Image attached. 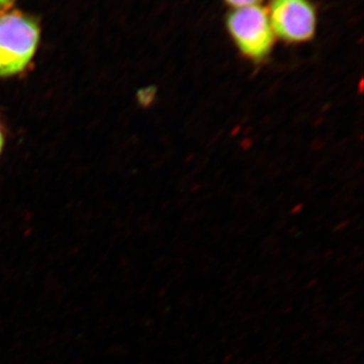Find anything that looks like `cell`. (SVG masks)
I'll use <instances>...</instances> for the list:
<instances>
[{
	"instance_id": "cell-6",
	"label": "cell",
	"mask_w": 364,
	"mask_h": 364,
	"mask_svg": "<svg viewBox=\"0 0 364 364\" xmlns=\"http://www.w3.org/2000/svg\"><path fill=\"white\" fill-rule=\"evenodd\" d=\"M13 1V0H0V6H4V4H9V2Z\"/></svg>"
},
{
	"instance_id": "cell-4",
	"label": "cell",
	"mask_w": 364,
	"mask_h": 364,
	"mask_svg": "<svg viewBox=\"0 0 364 364\" xmlns=\"http://www.w3.org/2000/svg\"><path fill=\"white\" fill-rule=\"evenodd\" d=\"M228 4L235 7H243L249 6H257L262 0H226Z\"/></svg>"
},
{
	"instance_id": "cell-3",
	"label": "cell",
	"mask_w": 364,
	"mask_h": 364,
	"mask_svg": "<svg viewBox=\"0 0 364 364\" xmlns=\"http://www.w3.org/2000/svg\"><path fill=\"white\" fill-rule=\"evenodd\" d=\"M270 25L275 35L289 43H301L315 35V9L309 0H272Z\"/></svg>"
},
{
	"instance_id": "cell-1",
	"label": "cell",
	"mask_w": 364,
	"mask_h": 364,
	"mask_svg": "<svg viewBox=\"0 0 364 364\" xmlns=\"http://www.w3.org/2000/svg\"><path fill=\"white\" fill-rule=\"evenodd\" d=\"M40 28L32 18L18 11L0 16V76L16 75L32 61Z\"/></svg>"
},
{
	"instance_id": "cell-5",
	"label": "cell",
	"mask_w": 364,
	"mask_h": 364,
	"mask_svg": "<svg viewBox=\"0 0 364 364\" xmlns=\"http://www.w3.org/2000/svg\"><path fill=\"white\" fill-rule=\"evenodd\" d=\"M2 147H4V135H2V132L0 130V152H1Z\"/></svg>"
},
{
	"instance_id": "cell-2",
	"label": "cell",
	"mask_w": 364,
	"mask_h": 364,
	"mask_svg": "<svg viewBox=\"0 0 364 364\" xmlns=\"http://www.w3.org/2000/svg\"><path fill=\"white\" fill-rule=\"evenodd\" d=\"M228 31L242 54L254 61L267 58L274 43L268 13L259 6L238 7L228 16Z\"/></svg>"
}]
</instances>
